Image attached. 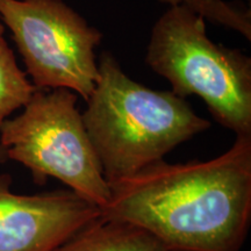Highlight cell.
I'll return each instance as SVG.
<instances>
[{
  "mask_svg": "<svg viewBox=\"0 0 251 251\" xmlns=\"http://www.w3.org/2000/svg\"><path fill=\"white\" fill-rule=\"evenodd\" d=\"M11 184V176L0 175V251H55L101 215L71 191L25 196Z\"/></svg>",
  "mask_w": 251,
  "mask_h": 251,
  "instance_id": "obj_6",
  "label": "cell"
},
{
  "mask_svg": "<svg viewBox=\"0 0 251 251\" xmlns=\"http://www.w3.org/2000/svg\"><path fill=\"white\" fill-rule=\"evenodd\" d=\"M98 68L99 80L81 117L109 185L162 161L211 127L185 98L130 79L108 52Z\"/></svg>",
  "mask_w": 251,
  "mask_h": 251,
  "instance_id": "obj_2",
  "label": "cell"
},
{
  "mask_svg": "<svg viewBox=\"0 0 251 251\" xmlns=\"http://www.w3.org/2000/svg\"><path fill=\"white\" fill-rule=\"evenodd\" d=\"M0 20L37 90L68 89L87 101L99 80L97 28L63 0H0Z\"/></svg>",
  "mask_w": 251,
  "mask_h": 251,
  "instance_id": "obj_5",
  "label": "cell"
},
{
  "mask_svg": "<svg viewBox=\"0 0 251 251\" xmlns=\"http://www.w3.org/2000/svg\"><path fill=\"white\" fill-rule=\"evenodd\" d=\"M37 89L19 68L13 50L0 35V126L24 108Z\"/></svg>",
  "mask_w": 251,
  "mask_h": 251,
  "instance_id": "obj_8",
  "label": "cell"
},
{
  "mask_svg": "<svg viewBox=\"0 0 251 251\" xmlns=\"http://www.w3.org/2000/svg\"><path fill=\"white\" fill-rule=\"evenodd\" d=\"M146 63L178 97L198 96L219 124L251 136V58L213 42L201 15L171 6L152 27Z\"/></svg>",
  "mask_w": 251,
  "mask_h": 251,
  "instance_id": "obj_3",
  "label": "cell"
},
{
  "mask_svg": "<svg viewBox=\"0 0 251 251\" xmlns=\"http://www.w3.org/2000/svg\"><path fill=\"white\" fill-rule=\"evenodd\" d=\"M101 215L136 226L169 251H240L251 219V136L209 161L162 159L118 183Z\"/></svg>",
  "mask_w": 251,
  "mask_h": 251,
  "instance_id": "obj_1",
  "label": "cell"
},
{
  "mask_svg": "<svg viewBox=\"0 0 251 251\" xmlns=\"http://www.w3.org/2000/svg\"><path fill=\"white\" fill-rule=\"evenodd\" d=\"M55 251H169L136 226L100 215L80 228Z\"/></svg>",
  "mask_w": 251,
  "mask_h": 251,
  "instance_id": "obj_7",
  "label": "cell"
},
{
  "mask_svg": "<svg viewBox=\"0 0 251 251\" xmlns=\"http://www.w3.org/2000/svg\"><path fill=\"white\" fill-rule=\"evenodd\" d=\"M76 103L68 89L36 90L20 114L0 126V143L37 184L55 178L101 211L111 187Z\"/></svg>",
  "mask_w": 251,
  "mask_h": 251,
  "instance_id": "obj_4",
  "label": "cell"
},
{
  "mask_svg": "<svg viewBox=\"0 0 251 251\" xmlns=\"http://www.w3.org/2000/svg\"><path fill=\"white\" fill-rule=\"evenodd\" d=\"M170 6H186L194 13L212 23L237 30L248 40L251 39L250 11L238 8L224 0H159Z\"/></svg>",
  "mask_w": 251,
  "mask_h": 251,
  "instance_id": "obj_9",
  "label": "cell"
},
{
  "mask_svg": "<svg viewBox=\"0 0 251 251\" xmlns=\"http://www.w3.org/2000/svg\"><path fill=\"white\" fill-rule=\"evenodd\" d=\"M4 34V25L0 23V35H2Z\"/></svg>",
  "mask_w": 251,
  "mask_h": 251,
  "instance_id": "obj_11",
  "label": "cell"
},
{
  "mask_svg": "<svg viewBox=\"0 0 251 251\" xmlns=\"http://www.w3.org/2000/svg\"><path fill=\"white\" fill-rule=\"evenodd\" d=\"M7 153H6V150L4 147L1 146V143H0V163H5L7 161Z\"/></svg>",
  "mask_w": 251,
  "mask_h": 251,
  "instance_id": "obj_10",
  "label": "cell"
}]
</instances>
